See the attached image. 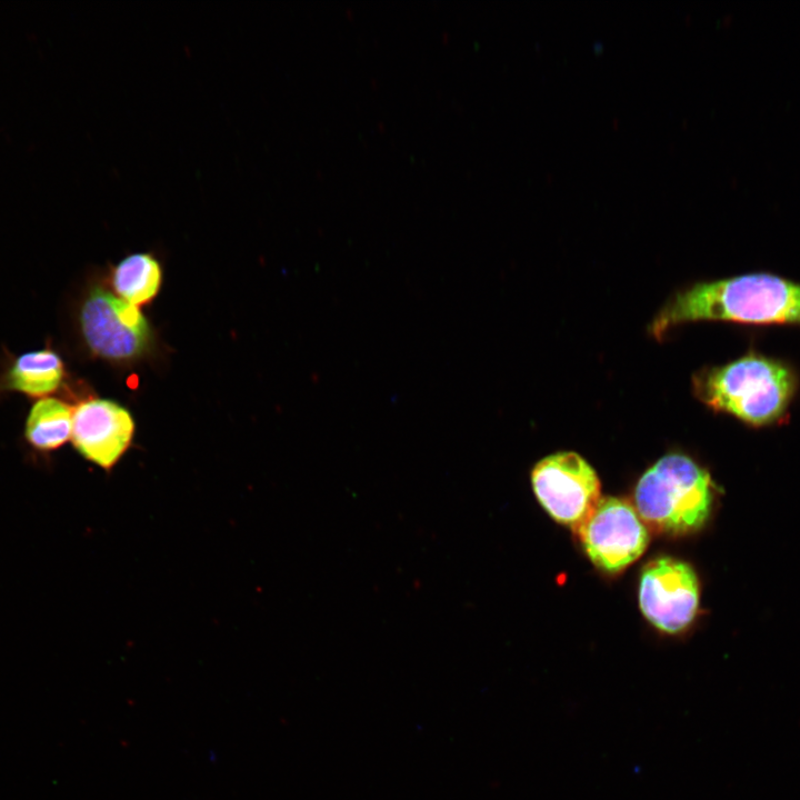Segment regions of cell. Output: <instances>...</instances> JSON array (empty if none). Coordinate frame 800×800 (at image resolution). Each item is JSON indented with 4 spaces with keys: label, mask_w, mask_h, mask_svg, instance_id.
I'll return each mask as SVG.
<instances>
[{
    "label": "cell",
    "mask_w": 800,
    "mask_h": 800,
    "mask_svg": "<svg viewBox=\"0 0 800 800\" xmlns=\"http://www.w3.org/2000/svg\"><path fill=\"white\" fill-rule=\"evenodd\" d=\"M693 321L800 326V282L767 272L698 282L670 297L649 331L660 340Z\"/></svg>",
    "instance_id": "obj_1"
},
{
    "label": "cell",
    "mask_w": 800,
    "mask_h": 800,
    "mask_svg": "<svg viewBox=\"0 0 800 800\" xmlns=\"http://www.w3.org/2000/svg\"><path fill=\"white\" fill-rule=\"evenodd\" d=\"M694 396L710 409L753 427L781 423L798 392L799 376L781 359L749 351L692 378Z\"/></svg>",
    "instance_id": "obj_2"
},
{
    "label": "cell",
    "mask_w": 800,
    "mask_h": 800,
    "mask_svg": "<svg viewBox=\"0 0 800 800\" xmlns=\"http://www.w3.org/2000/svg\"><path fill=\"white\" fill-rule=\"evenodd\" d=\"M634 508L654 532L682 536L702 528L711 516L714 487L707 470L684 454L670 453L639 478Z\"/></svg>",
    "instance_id": "obj_3"
},
{
    "label": "cell",
    "mask_w": 800,
    "mask_h": 800,
    "mask_svg": "<svg viewBox=\"0 0 800 800\" xmlns=\"http://www.w3.org/2000/svg\"><path fill=\"white\" fill-rule=\"evenodd\" d=\"M574 532L589 560L608 573L624 570L649 543L648 528L634 506L616 497L600 498Z\"/></svg>",
    "instance_id": "obj_4"
},
{
    "label": "cell",
    "mask_w": 800,
    "mask_h": 800,
    "mask_svg": "<svg viewBox=\"0 0 800 800\" xmlns=\"http://www.w3.org/2000/svg\"><path fill=\"white\" fill-rule=\"evenodd\" d=\"M531 484L544 510L573 531L600 500L597 472L580 454L571 451L540 460L531 471Z\"/></svg>",
    "instance_id": "obj_5"
},
{
    "label": "cell",
    "mask_w": 800,
    "mask_h": 800,
    "mask_svg": "<svg viewBox=\"0 0 800 800\" xmlns=\"http://www.w3.org/2000/svg\"><path fill=\"white\" fill-rule=\"evenodd\" d=\"M700 584L686 561L663 556L648 562L640 574L639 607L644 618L669 634L684 631L694 620Z\"/></svg>",
    "instance_id": "obj_6"
},
{
    "label": "cell",
    "mask_w": 800,
    "mask_h": 800,
    "mask_svg": "<svg viewBox=\"0 0 800 800\" xmlns=\"http://www.w3.org/2000/svg\"><path fill=\"white\" fill-rule=\"evenodd\" d=\"M79 320L87 346L103 358L136 357L150 339L149 326L138 308L100 287L89 291Z\"/></svg>",
    "instance_id": "obj_7"
},
{
    "label": "cell",
    "mask_w": 800,
    "mask_h": 800,
    "mask_svg": "<svg viewBox=\"0 0 800 800\" xmlns=\"http://www.w3.org/2000/svg\"><path fill=\"white\" fill-rule=\"evenodd\" d=\"M134 423L121 406L104 399L79 403L72 413L71 440L90 462L111 469L130 446Z\"/></svg>",
    "instance_id": "obj_8"
},
{
    "label": "cell",
    "mask_w": 800,
    "mask_h": 800,
    "mask_svg": "<svg viewBox=\"0 0 800 800\" xmlns=\"http://www.w3.org/2000/svg\"><path fill=\"white\" fill-rule=\"evenodd\" d=\"M64 378V364L50 347L13 357L0 371V393L19 392L30 398L57 391Z\"/></svg>",
    "instance_id": "obj_9"
},
{
    "label": "cell",
    "mask_w": 800,
    "mask_h": 800,
    "mask_svg": "<svg viewBox=\"0 0 800 800\" xmlns=\"http://www.w3.org/2000/svg\"><path fill=\"white\" fill-rule=\"evenodd\" d=\"M73 409L56 398H42L31 407L24 424V439L37 452L49 453L62 447L72 431Z\"/></svg>",
    "instance_id": "obj_10"
},
{
    "label": "cell",
    "mask_w": 800,
    "mask_h": 800,
    "mask_svg": "<svg viewBox=\"0 0 800 800\" xmlns=\"http://www.w3.org/2000/svg\"><path fill=\"white\" fill-rule=\"evenodd\" d=\"M112 282L121 299L134 306L144 303L158 292L160 264L149 253L128 256L116 267Z\"/></svg>",
    "instance_id": "obj_11"
}]
</instances>
